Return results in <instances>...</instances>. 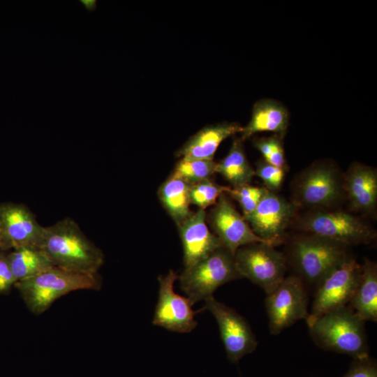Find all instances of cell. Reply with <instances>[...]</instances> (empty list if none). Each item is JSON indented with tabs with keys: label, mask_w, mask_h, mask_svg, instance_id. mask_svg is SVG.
<instances>
[{
	"label": "cell",
	"mask_w": 377,
	"mask_h": 377,
	"mask_svg": "<svg viewBox=\"0 0 377 377\" xmlns=\"http://www.w3.org/2000/svg\"><path fill=\"white\" fill-rule=\"evenodd\" d=\"M343 377H377V364L369 356L354 360L348 372Z\"/></svg>",
	"instance_id": "f1b7e54d"
},
{
	"label": "cell",
	"mask_w": 377,
	"mask_h": 377,
	"mask_svg": "<svg viewBox=\"0 0 377 377\" xmlns=\"http://www.w3.org/2000/svg\"><path fill=\"white\" fill-rule=\"evenodd\" d=\"M298 209L291 202L269 191L245 220L258 237L275 247L286 241V230Z\"/></svg>",
	"instance_id": "30bf717a"
},
{
	"label": "cell",
	"mask_w": 377,
	"mask_h": 377,
	"mask_svg": "<svg viewBox=\"0 0 377 377\" xmlns=\"http://www.w3.org/2000/svg\"><path fill=\"white\" fill-rule=\"evenodd\" d=\"M206 211L198 209L180 226L178 230L183 248L184 269H188L223 246L209 228Z\"/></svg>",
	"instance_id": "2e32d148"
},
{
	"label": "cell",
	"mask_w": 377,
	"mask_h": 377,
	"mask_svg": "<svg viewBox=\"0 0 377 377\" xmlns=\"http://www.w3.org/2000/svg\"><path fill=\"white\" fill-rule=\"evenodd\" d=\"M229 188L230 186L218 184L211 179L201 181L191 185V204L205 210L208 207L214 205L220 195L226 193Z\"/></svg>",
	"instance_id": "d4e9b609"
},
{
	"label": "cell",
	"mask_w": 377,
	"mask_h": 377,
	"mask_svg": "<svg viewBox=\"0 0 377 377\" xmlns=\"http://www.w3.org/2000/svg\"><path fill=\"white\" fill-rule=\"evenodd\" d=\"M205 301L202 309L209 311L216 319L228 360L237 363L244 356L253 353L258 341L245 318L214 296Z\"/></svg>",
	"instance_id": "7c38bea8"
},
{
	"label": "cell",
	"mask_w": 377,
	"mask_h": 377,
	"mask_svg": "<svg viewBox=\"0 0 377 377\" xmlns=\"http://www.w3.org/2000/svg\"><path fill=\"white\" fill-rule=\"evenodd\" d=\"M288 124V112L281 103L273 99H260L254 104L251 119L242 128L240 139L244 141L260 132H272L283 138Z\"/></svg>",
	"instance_id": "d6986e66"
},
{
	"label": "cell",
	"mask_w": 377,
	"mask_h": 377,
	"mask_svg": "<svg viewBox=\"0 0 377 377\" xmlns=\"http://www.w3.org/2000/svg\"><path fill=\"white\" fill-rule=\"evenodd\" d=\"M265 303L269 330L273 335L279 334L300 320H306L309 315L307 289L295 275L285 277L267 295Z\"/></svg>",
	"instance_id": "9c48e42d"
},
{
	"label": "cell",
	"mask_w": 377,
	"mask_h": 377,
	"mask_svg": "<svg viewBox=\"0 0 377 377\" xmlns=\"http://www.w3.org/2000/svg\"><path fill=\"white\" fill-rule=\"evenodd\" d=\"M243 126L235 122H221L205 126L191 136L177 150V157L214 160L220 144L226 138L240 133Z\"/></svg>",
	"instance_id": "ac0fdd59"
},
{
	"label": "cell",
	"mask_w": 377,
	"mask_h": 377,
	"mask_svg": "<svg viewBox=\"0 0 377 377\" xmlns=\"http://www.w3.org/2000/svg\"><path fill=\"white\" fill-rule=\"evenodd\" d=\"M269 191L265 186H256L250 184L237 187H230L226 194L239 205L244 219L256 209L263 198Z\"/></svg>",
	"instance_id": "484cf974"
},
{
	"label": "cell",
	"mask_w": 377,
	"mask_h": 377,
	"mask_svg": "<svg viewBox=\"0 0 377 377\" xmlns=\"http://www.w3.org/2000/svg\"><path fill=\"white\" fill-rule=\"evenodd\" d=\"M45 227L24 205L0 206V248H39Z\"/></svg>",
	"instance_id": "9a60e30c"
},
{
	"label": "cell",
	"mask_w": 377,
	"mask_h": 377,
	"mask_svg": "<svg viewBox=\"0 0 377 377\" xmlns=\"http://www.w3.org/2000/svg\"><path fill=\"white\" fill-rule=\"evenodd\" d=\"M343 190L350 211L375 216L377 206L376 169L353 163L343 174Z\"/></svg>",
	"instance_id": "e0dca14e"
},
{
	"label": "cell",
	"mask_w": 377,
	"mask_h": 377,
	"mask_svg": "<svg viewBox=\"0 0 377 377\" xmlns=\"http://www.w3.org/2000/svg\"><path fill=\"white\" fill-rule=\"evenodd\" d=\"M216 162L214 160L182 157L176 163L170 175L193 185L211 179L216 173Z\"/></svg>",
	"instance_id": "cb8c5ba5"
},
{
	"label": "cell",
	"mask_w": 377,
	"mask_h": 377,
	"mask_svg": "<svg viewBox=\"0 0 377 377\" xmlns=\"http://www.w3.org/2000/svg\"><path fill=\"white\" fill-rule=\"evenodd\" d=\"M39 249L54 267L75 272L96 275L104 263L102 251L69 217L45 227Z\"/></svg>",
	"instance_id": "6da1fadb"
},
{
	"label": "cell",
	"mask_w": 377,
	"mask_h": 377,
	"mask_svg": "<svg viewBox=\"0 0 377 377\" xmlns=\"http://www.w3.org/2000/svg\"><path fill=\"white\" fill-rule=\"evenodd\" d=\"M206 220L223 246L233 255L242 246L255 242L266 243L253 232L225 193L206 214Z\"/></svg>",
	"instance_id": "5bb4252c"
},
{
	"label": "cell",
	"mask_w": 377,
	"mask_h": 377,
	"mask_svg": "<svg viewBox=\"0 0 377 377\" xmlns=\"http://www.w3.org/2000/svg\"><path fill=\"white\" fill-rule=\"evenodd\" d=\"M79 2L88 12H94L96 9V0H80Z\"/></svg>",
	"instance_id": "4dcf8cb0"
},
{
	"label": "cell",
	"mask_w": 377,
	"mask_h": 377,
	"mask_svg": "<svg viewBox=\"0 0 377 377\" xmlns=\"http://www.w3.org/2000/svg\"><path fill=\"white\" fill-rule=\"evenodd\" d=\"M237 271L260 286L267 295L273 292L285 278L286 255L264 242L242 246L234 255Z\"/></svg>",
	"instance_id": "ba28073f"
},
{
	"label": "cell",
	"mask_w": 377,
	"mask_h": 377,
	"mask_svg": "<svg viewBox=\"0 0 377 377\" xmlns=\"http://www.w3.org/2000/svg\"><path fill=\"white\" fill-rule=\"evenodd\" d=\"M365 322L346 305L323 314L307 325L318 347L358 360L369 356Z\"/></svg>",
	"instance_id": "3957f363"
},
{
	"label": "cell",
	"mask_w": 377,
	"mask_h": 377,
	"mask_svg": "<svg viewBox=\"0 0 377 377\" xmlns=\"http://www.w3.org/2000/svg\"><path fill=\"white\" fill-rule=\"evenodd\" d=\"M242 140L235 139L227 155L216 163V173L227 180L231 187L249 184L255 177V170L245 154Z\"/></svg>",
	"instance_id": "7402d4cb"
},
{
	"label": "cell",
	"mask_w": 377,
	"mask_h": 377,
	"mask_svg": "<svg viewBox=\"0 0 377 377\" xmlns=\"http://www.w3.org/2000/svg\"><path fill=\"white\" fill-rule=\"evenodd\" d=\"M348 306L364 321L377 320V265L367 259Z\"/></svg>",
	"instance_id": "ffe728a7"
},
{
	"label": "cell",
	"mask_w": 377,
	"mask_h": 377,
	"mask_svg": "<svg viewBox=\"0 0 377 377\" xmlns=\"http://www.w3.org/2000/svg\"><path fill=\"white\" fill-rule=\"evenodd\" d=\"M15 284L30 311L40 315L55 300L68 293L99 290L101 281L98 274H86L53 267Z\"/></svg>",
	"instance_id": "5b68a950"
},
{
	"label": "cell",
	"mask_w": 377,
	"mask_h": 377,
	"mask_svg": "<svg viewBox=\"0 0 377 377\" xmlns=\"http://www.w3.org/2000/svg\"><path fill=\"white\" fill-rule=\"evenodd\" d=\"M7 257L17 283L54 267L39 248H17Z\"/></svg>",
	"instance_id": "603a6c76"
},
{
	"label": "cell",
	"mask_w": 377,
	"mask_h": 377,
	"mask_svg": "<svg viewBox=\"0 0 377 377\" xmlns=\"http://www.w3.org/2000/svg\"><path fill=\"white\" fill-rule=\"evenodd\" d=\"M242 279L234 255L221 246L209 256L184 271L178 276L181 290L192 305L213 296L223 284Z\"/></svg>",
	"instance_id": "52a82bcc"
},
{
	"label": "cell",
	"mask_w": 377,
	"mask_h": 377,
	"mask_svg": "<svg viewBox=\"0 0 377 377\" xmlns=\"http://www.w3.org/2000/svg\"><path fill=\"white\" fill-rule=\"evenodd\" d=\"M178 276L173 269L165 276H158V299L152 324L172 332L188 333L198 325L195 315L199 311L192 309L188 297L175 292L174 284Z\"/></svg>",
	"instance_id": "4fadbf2b"
},
{
	"label": "cell",
	"mask_w": 377,
	"mask_h": 377,
	"mask_svg": "<svg viewBox=\"0 0 377 377\" xmlns=\"http://www.w3.org/2000/svg\"><path fill=\"white\" fill-rule=\"evenodd\" d=\"M348 246L313 234L303 232L293 237L286 255L295 275L307 287L316 290L334 271L350 256Z\"/></svg>",
	"instance_id": "7a4b0ae2"
},
{
	"label": "cell",
	"mask_w": 377,
	"mask_h": 377,
	"mask_svg": "<svg viewBox=\"0 0 377 377\" xmlns=\"http://www.w3.org/2000/svg\"><path fill=\"white\" fill-rule=\"evenodd\" d=\"M291 192L298 209L330 210L346 198L343 173L330 161H316L295 176Z\"/></svg>",
	"instance_id": "277c9868"
},
{
	"label": "cell",
	"mask_w": 377,
	"mask_h": 377,
	"mask_svg": "<svg viewBox=\"0 0 377 377\" xmlns=\"http://www.w3.org/2000/svg\"><path fill=\"white\" fill-rule=\"evenodd\" d=\"M255 176L258 177L264 183L265 187L269 191L276 193L283 184L286 169L273 165L264 159L256 163Z\"/></svg>",
	"instance_id": "83f0119b"
},
{
	"label": "cell",
	"mask_w": 377,
	"mask_h": 377,
	"mask_svg": "<svg viewBox=\"0 0 377 377\" xmlns=\"http://www.w3.org/2000/svg\"><path fill=\"white\" fill-rule=\"evenodd\" d=\"M297 229L346 246L369 244L376 232L362 218L341 210H309L294 219Z\"/></svg>",
	"instance_id": "8992f818"
},
{
	"label": "cell",
	"mask_w": 377,
	"mask_h": 377,
	"mask_svg": "<svg viewBox=\"0 0 377 377\" xmlns=\"http://www.w3.org/2000/svg\"><path fill=\"white\" fill-rule=\"evenodd\" d=\"M281 136L274 134L270 137L256 139L254 147L261 153L267 163L286 170L287 164Z\"/></svg>",
	"instance_id": "4316f807"
},
{
	"label": "cell",
	"mask_w": 377,
	"mask_h": 377,
	"mask_svg": "<svg viewBox=\"0 0 377 377\" xmlns=\"http://www.w3.org/2000/svg\"><path fill=\"white\" fill-rule=\"evenodd\" d=\"M361 270V265L350 257L331 273L316 290L306 324L330 311L348 305L358 284Z\"/></svg>",
	"instance_id": "8fae6325"
},
{
	"label": "cell",
	"mask_w": 377,
	"mask_h": 377,
	"mask_svg": "<svg viewBox=\"0 0 377 377\" xmlns=\"http://www.w3.org/2000/svg\"><path fill=\"white\" fill-rule=\"evenodd\" d=\"M16 283L7 256L0 253V292L8 290Z\"/></svg>",
	"instance_id": "f546056e"
},
{
	"label": "cell",
	"mask_w": 377,
	"mask_h": 377,
	"mask_svg": "<svg viewBox=\"0 0 377 377\" xmlns=\"http://www.w3.org/2000/svg\"><path fill=\"white\" fill-rule=\"evenodd\" d=\"M190 187L184 181L170 175L158 191L161 205L177 227L193 213L190 209Z\"/></svg>",
	"instance_id": "44dd1931"
}]
</instances>
